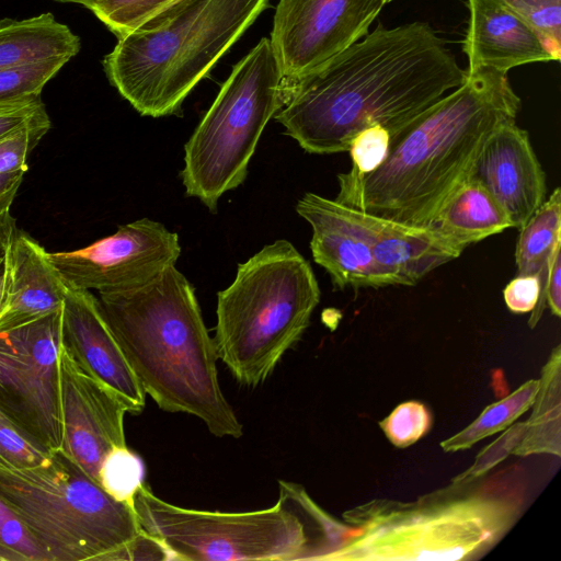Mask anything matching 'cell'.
<instances>
[{
    "instance_id": "6da1fadb",
    "label": "cell",
    "mask_w": 561,
    "mask_h": 561,
    "mask_svg": "<svg viewBox=\"0 0 561 561\" xmlns=\"http://www.w3.org/2000/svg\"><path fill=\"white\" fill-rule=\"evenodd\" d=\"M467 76L426 22L381 24L311 72L286 81L275 119L309 153L348 151L371 126L390 136Z\"/></svg>"
},
{
    "instance_id": "7a4b0ae2",
    "label": "cell",
    "mask_w": 561,
    "mask_h": 561,
    "mask_svg": "<svg viewBox=\"0 0 561 561\" xmlns=\"http://www.w3.org/2000/svg\"><path fill=\"white\" fill-rule=\"evenodd\" d=\"M522 107L507 75L467 71L463 83L390 136L386 159L365 175L337 174L335 201L371 216L425 227L489 135Z\"/></svg>"
},
{
    "instance_id": "3957f363",
    "label": "cell",
    "mask_w": 561,
    "mask_h": 561,
    "mask_svg": "<svg viewBox=\"0 0 561 561\" xmlns=\"http://www.w3.org/2000/svg\"><path fill=\"white\" fill-rule=\"evenodd\" d=\"M98 299L145 393L161 410L193 415L217 437L243 435L220 388L195 288L175 265L140 287Z\"/></svg>"
},
{
    "instance_id": "277c9868",
    "label": "cell",
    "mask_w": 561,
    "mask_h": 561,
    "mask_svg": "<svg viewBox=\"0 0 561 561\" xmlns=\"http://www.w3.org/2000/svg\"><path fill=\"white\" fill-rule=\"evenodd\" d=\"M527 489L525 470L514 463L412 502L370 500L343 512L350 531L324 560H479L518 522Z\"/></svg>"
},
{
    "instance_id": "5b68a950",
    "label": "cell",
    "mask_w": 561,
    "mask_h": 561,
    "mask_svg": "<svg viewBox=\"0 0 561 561\" xmlns=\"http://www.w3.org/2000/svg\"><path fill=\"white\" fill-rule=\"evenodd\" d=\"M268 1L178 0L118 37L104 72L140 115L178 114Z\"/></svg>"
},
{
    "instance_id": "8992f818",
    "label": "cell",
    "mask_w": 561,
    "mask_h": 561,
    "mask_svg": "<svg viewBox=\"0 0 561 561\" xmlns=\"http://www.w3.org/2000/svg\"><path fill=\"white\" fill-rule=\"evenodd\" d=\"M320 296L310 263L294 244L280 239L264 245L217 294L218 359L240 385H262L302 337Z\"/></svg>"
},
{
    "instance_id": "52a82bcc",
    "label": "cell",
    "mask_w": 561,
    "mask_h": 561,
    "mask_svg": "<svg viewBox=\"0 0 561 561\" xmlns=\"http://www.w3.org/2000/svg\"><path fill=\"white\" fill-rule=\"evenodd\" d=\"M0 495L51 561H114L142 531L131 505L112 497L59 449L36 467H0Z\"/></svg>"
},
{
    "instance_id": "ba28073f",
    "label": "cell",
    "mask_w": 561,
    "mask_h": 561,
    "mask_svg": "<svg viewBox=\"0 0 561 561\" xmlns=\"http://www.w3.org/2000/svg\"><path fill=\"white\" fill-rule=\"evenodd\" d=\"M286 80L263 37L232 69L184 147L182 183L188 196L216 211L240 186L261 135L285 101Z\"/></svg>"
},
{
    "instance_id": "9c48e42d",
    "label": "cell",
    "mask_w": 561,
    "mask_h": 561,
    "mask_svg": "<svg viewBox=\"0 0 561 561\" xmlns=\"http://www.w3.org/2000/svg\"><path fill=\"white\" fill-rule=\"evenodd\" d=\"M142 530L163 543L172 560H306L309 536L304 520L280 497L250 512L185 508L158 497L142 482L133 499Z\"/></svg>"
},
{
    "instance_id": "30bf717a",
    "label": "cell",
    "mask_w": 561,
    "mask_h": 561,
    "mask_svg": "<svg viewBox=\"0 0 561 561\" xmlns=\"http://www.w3.org/2000/svg\"><path fill=\"white\" fill-rule=\"evenodd\" d=\"M61 309L0 332V411L49 451L62 440Z\"/></svg>"
},
{
    "instance_id": "8fae6325",
    "label": "cell",
    "mask_w": 561,
    "mask_h": 561,
    "mask_svg": "<svg viewBox=\"0 0 561 561\" xmlns=\"http://www.w3.org/2000/svg\"><path fill=\"white\" fill-rule=\"evenodd\" d=\"M180 255L178 233L148 218L122 225L85 248L49 252L68 286L99 294L140 287L175 265Z\"/></svg>"
},
{
    "instance_id": "7c38bea8",
    "label": "cell",
    "mask_w": 561,
    "mask_h": 561,
    "mask_svg": "<svg viewBox=\"0 0 561 561\" xmlns=\"http://www.w3.org/2000/svg\"><path fill=\"white\" fill-rule=\"evenodd\" d=\"M385 0H279L271 45L287 82L317 69L360 39Z\"/></svg>"
},
{
    "instance_id": "4fadbf2b",
    "label": "cell",
    "mask_w": 561,
    "mask_h": 561,
    "mask_svg": "<svg viewBox=\"0 0 561 561\" xmlns=\"http://www.w3.org/2000/svg\"><path fill=\"white\" fill-rule=\"evenodd\" d=\"M62 440L60 449L99 483V471L106 455L125 447L121 399L87 374L61 344L59 351Z\"/></svg>"
},
{
    "instance_id": "5bb4252c",
    "label": "cell",
    "mask_w": 561,
    "mask_h": 561,
    "mask_svg": "<svg viewBox=\"0 0 561 561\" xmlns=\"http://www.w3.org/2000/svg\"><path fill=\"white\" fill-rule=\"evenodd\" d=\"M296 211L311 226L312 257L330 275L334 288L400 285L376 263L356 209L306 193L297 202Z\"/></svg>"
},
{
    "instance_id": "9a60e30c",
    "label": "cell",
    "mask_w": 561,
    "mask_h": 561,
    "mask_svg": "<svg viewBox=\"0 0 561 561\" xmlns=\"http://www.w3.org/2000/svg\"><path fill=\"white\" fill-rule=\"evenodd\" d=\"M61 344L91 377L112 390L127 413L139 414L146 393L90 290L67 285L61 308Z\"/></svg>"
},
{
    "instance_id": "2e32d148",
    "label": "cell",
    "mask_w": 561,
    "mask_h": 561,
    "mask_svg": "<svg viewBox=\"0 0 561 561\" xmlns=\"http://www.w3.org/2000/svg\"><path fill=\"white\" fill-rule=\"evenodd\" d=\"M466 178L478 182L519 229L543 203L546 174L528 131L516 119L499 125L474 157Z\"/></svg>"
},
{
    "instance_id": "e0dca14e",
    "label": "cell",
    "mask_w": 561,
    "mask_h": 561,
    "mask_svg": "<svg viewBox=\"0 0 561 561\" xmlns=\"http://www.w3.org/2000/svg\"><path fill=\"white\" fill-rule=\"evenodd\" d=\"M468 7L467 71L507 75L517 66L556 60L539 34L505 0H468Z\"/></svg>"
},
{
    "instance_id": "ac0fdd59",
    "label": "cell",
    "mask_w": 561,
    "mask_h": 561,
    "mask_svg": "<svg viewBox=\"0 0 561 561\" xmlns=\"http://www.w3.org/2000/svg\"><path fill=\"white\" fill-rule=\"evenodd\" d=\"M67 284L47 252L18 229L12 244L8 302L0 316V332L27 323L64 305Z\"/></svg>"
},
{
    "instance_id": "d6986e66",
    "label": "cell",
    "mask_w": 561,
    "mask_h": 561,
    "mask_svg": "<svg viewBox=\"0 0 561 561\" xmlns=\"http://www.w3.org/2000/svg\"><path fill=\"white\" fill-rule=\"evenodd\" d=\"M357 211L376 263L400 285L413 286L433 270L460 255L426 227Z\"/></svg>"
},
{
    "instance_id": "ffe728a7",
    "label": "cell",
    "mask_w": 561,
    "mask_h": 561,
    "mask_svg": "<svg viewBox=\"0 0 561 561\" xmlns=\"http://www.w3.org/2000/svg\"><path fill=\"white\" fill-rule=\"evenodd\" d=\"M425 227L461 254L470 244L501 233L512 225L491 194L478 182L465 178Z\"/></svg>"
},
{
    "instance_id": "44dd1931",
    "label": "cell",
    "mask_w": 561,
    "mask_h": 561,
    "mask_svg": "<svg viewBox=\"0 0 561 561\" xmlns=\"http://www.w3.org/2000/svg\"><path fill=\"white\" fill-rule=\"evenodd\" d=\"M80 48L79 36L67 25L57 22L51 13L0 21V69L58 57L71 59Z\"/></svg>"
},
{
    "instance_id": "7402d4cb",
    "label": "cell",
    "mask_w": 561,
    "mask_h": 561,
    "mask_svg": "<svg viewBox=\"0 0 561 561\" xmlns=\"http://www.w3.org/2000/svg\"><path fill=\"white\" fill-rule=\"evenodd\" d=\"M533 412L514 456H561V346L550 353L540 374Z\"/></svg>"
},
{
    "instance_id": "603a6c76",
    "label": "cell",
    "mask_w": 561,
    "mask_h": 561,
    "mask_svg": "<svg viewBox=\"0 0 561 561\" xmlns=\"http://www.w3.org/2000/svg\"><path fill=\"white\" fill-rule=\"evenodd\" d=\"M559 244H561V191L557 187L519 228L515 251L517 275L538 276L545 287L548 263ZM541 299L530 312L528 320L530 329L537 325L542 316Z\"/></svg>"
},
{
    "instance_id": "cb8c5ba5",
    "label": "cell",
    "mask_w": 561,
    "mask_h": 561,
    "mask_svg": "<svg viewBox=\"0 0 561 561\" xmlns=\"http://www.w3.org/2000/svg\"><path fill=\"white\" fill-rule=\"evenodd\" d=\"M538 387V379H529L503 399L491 403L468 426L440 442L442 449L446 453L466 450L504 431L531 408Z\"/></svg>"
},
{
    "instance_id": "d4e9b609",
    "label": "cell",
    "mask_w": 561,
    "mask_h": 561,
    "mask_svg": "<svg viewBox=\"0 0 561 561\" xmlns=\"http://www.w3.org/2000/svg\"><path fill=\"white\" fill-rule=\"evenodd\" d=\"M70 60L58 57L14 68L0 69V105L41 98L45 84Z\"/></svg>"
},
{
    "instance_id": "484cf974",
    "label": "cell",
    "mask_w": 561,
    "mask_h": 561,
    "mask_svg": "<svg viewBox=\"0 0 561 561\" xmlns=\"http://www.w3.org/2000/svg\"><path fill=\"white\" fill-rule=\"evenodd\" d=\"M140 458L127 446L112 449L99 471V484L115 500L133 506V499L144 482Z\"/></svg>"
},
{
    "instance_id": "4316f807",
    "label": "cell",
    "mask_w": 561,
    "mask_h": 561,
    "mask_svg": "<svg viewBox=\"0 0 561 561\" xmlns=\"http://www.w3.org/2000/svg\"><path fill=\"white\" fill-rule=\"evenodd\" d=\"M0 560L51 561L47 551L0 495Z\"/></svg>"
},
{
    "instance_id": "83f0119b",
    "label": "cell",
    "mask_w": 561,
    "mask_h": 561,
    "mask_svg": "<svg viewBox=\"0 0 561 561\" xmlns=\"http://www.w3.org/2000/svg\"><path fill=\"white\" fill-rule=\"evenodd\" d=\"M175 1L95 0L91 11L118 38Z\"/></svg>"
},
{
    "instance_id": "f1b7e54d",
    "label": "cell",
    "mask_w": 561,
    "mask_h": 561,
    "mask_svg": "<svg viewBox=\"0 0 561 561\" xmlns=\"http://www.w3.org/2000/svg\"><path fill=\"white\" fill-rule=\"evenodd\" d=\"M432 423V412L427 405L411 400L397 405L379 422V426L393 446L407 448L424 437L431 431Z\"/></svg>"
},
{
    "instance_id": "f546056e",
    "label": "cell",
    "mask_w": 561,
    "mask_h": 561,
    "mask_svg": "<svg viewBox=\"0 0 561 561\" xmlns=\"http://www.w3.org/2000/svg\"><path fill=\"white\" fill-rule=\"evenodd\" d=\"M51 127L47 112L0 137V174L28 168L33 149Z\"/></svg>"
},
{
    "instance_id": "4dcf8cb0",
    "label": "cell",
    "mask_w": 561,
    "mask_h": 561,
    "mask_svg": "<svg viewBox=\"0 0 561 561\" xmlns=\"http://www.w3.org/2000/svg\"><path fill=\"white\" fill-rule=\"evenodd\" d=\"M542 38L558 61L561 53V0H505Z\"/></svg>"
},
{
    "instance_id": "1f68e13d",
    "label": "cell",
    "mask_w": 561,
    "mask_h": 561,
    "mask_svg": "<svg viewBox=\"0 0 561 561\" xmlns=\"http://www.w3.org/2000/svg\"><path fill=\"white\" fill-rule=\"evenodd\" d=\"M390 145L389 131L379 125L357 133L351 141V175H365L376 170L386 159Z\"/></svg>"
},
{
    "instance_id": "d6a6232c",
    "label": "cell",
    "mask_w": 561,
    "mask_h": 561,
    "mask_svg": "<svg viewBox=\"0 0 561 561\" xmlns=\"http://www.w3.org/2000/svg\"><path fill=\"white\" fill-rule=\"evenodd\" d=\"M51 451L0 421V467L24 469L46 462Z\"/></svg>"
},
{
    "instance_id": "836d02e7",
    "label": "cell",
    "mask_w": 561,
    "mask_h": 561,
    "mask_svg": "<svg viewBox=\"0 0 561 561\" xmlns=\"http://www.w3.org/2000/svg\"><path fill=\"white\" fill-rule=\"evenodd\" d=\"M525 432V422H514L500 437L484 447L476 457L473 463L463 472L451 479L453 482H468L482 477L494 469L520 443Z\"/></svg>"
},
{
    "instance_id": "e575fe53",
    "label": "cell",
    "mask_w": 561,
    "mask_h": 561,
    "mask_svg": "<svg viewBox=\"0 0 561 561\" xmlns=\"http://www.w3.org/2000/svg\"><path fill=\"white\" fill-rule=\"evenodd\" d=\"M543 283L535 275H517L504 288V301L513 313L531 312L540 301Z\"/></svg>"
},
{
    "instance_id": "d590c367",
    "label": "cell",
    "mask_w": 561,
    "mask_h": 561,
    "mask_svg": "<svg viewBox=\"0 0 561 561\" xmlns=\"http://www.w3.org/2000/svg\"><path fill=\"white\" fill-rule=\"evenodd\" d=\"M16 231V220L10 210L0 213V316L8 302L11 280V253Z\"/></svg>"
},
{
    "instance_id": "8d00e7d4",
    "label": "cell",
    "mask_w": 561,
    "mask_h": 561,
    "mask_svg": "<svg viewBox=\"0 0 561 561\" xmlns=\"http://www.w3.org/2000/svg\"><path fill=\"white\" fill-rule=\"evenodd\" d=\"M47 112L42 98L0 105V137Z\"/></svg>"
},
{
    "instance_id": "74e56055",
    "label": "cell",
    "mask_w": 561,
    "mask_h": 561,
    "mask_svg": "<svg viewBox=\"0 0 561 561\" xmlns=\"http://www.w3.org/2000/svg\"><path fill=\"white\" fill-rule=\"evenodd\" d=\"M541 306L543 310L548 306L553 316H561V244L548 263Z\"/></svg>"
},
{
    "instance_id": "f35d334b",
    "label": "cell",
    "mask_w": 561,
    "mask_h": 561,
    "mask_svg": "<svg viewBox=\"0 0 561 561\" xmlns=\"http://www.w3.org/2000/svg\"><path fill=\"white\" fill-rule=\"evenodd\" d=\"M28 168L0 174V213L10 210Z\"/></svg>"
},
{
    "instance_id": "ab89813d",
    "label": "cell",
    "mask_w": 561,
    "mask_h": 561,
    "mask_svg": "<svg viewBox=\"0 0 561 561\" xmlns=\"http://www.w3.org/2000/svg\"><path fill=\"white\" fill-rule=\"evenodd\" d=\"M55 1L81 4L85 8H88L89 10H92L94 2H95V0H55Z\"/></svg>"
},
{
    "instance_id": "60d3db41",
    "label": "cell",
    "mask_w": 561,
    "mask_h": 561,
    "mask_svg": "<svg viewBox=\"0 0 561 561\" xmlns=\"http://www.w3.org/2000/svg\"><path fill=\"white\" fill-rule=\"evenodd\" d=\"M391 1H393V0H385L386 3L391 2Z\"/></svg>"
}]
</instances>
